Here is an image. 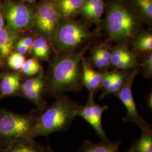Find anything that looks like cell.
Listing matches in <instances>:
<instances>
[{"mask_svg": "<svg viewBox=\"0 0 152 152\" xmlns=\"http://www.w3.org/2000/svg\"><path fill=\"white\" fill-rule=\"evenodd\" d=\"M106 26L112 38L124 39L133 35L137 24L134 16L125 7L120 5H113L109 10Z\"/></svg>", "mask_w": 152, "mask_h": 152, "instance_id": "4", "label": "cell"}, {"mask_svg": "<svg viewBox=\"0 0 152 152\" xmlns=\"http://www.w3.org/2000/svg\"><path fill=\"white\" fill-rule=\"evenodd\" d=\"M43 76L41 73L38 76L35 77H33L32 78L28 79L24 82V83L22 85V91L23 92L27 91L33 87H34L36 85H37L39 82L43 80Z\"/></svg>", "mask_w": 152, "mask_h": 152, "instance_id": "27", "label": "cell"}, {"mask_svg": "<svg viewBox=\"0 0 152 152\" xmlns=\"http://www.w3.org/2000/svg\"><path fill=\"white\" fill-rule=\"evenodd\" d=\"M86 0H58L56 5L61 16L70 17L80 11Z\"/></svg>", "mask_w": 152, "mask_h": 152, "instance_id": "14", "label": "cell"}, {"mask_svg": "<svg viewBox=\"0 0 152 152\" xmlns=\"http://www.w3.org/2000/svg\"><path fill=\"white\" fill-rule=\"evenodd\" d=\"M125 80L126 79L124 75L116 73L115 78L112 83L107 89L103 90V92L100 99H102L109 94H115L123 86Z\"/></svg>", "mask_w": 152, "mask_h": 152, "instance_id": "19", "label": "cell"}, {"mask_svg": "<svg viewBox=\"0 0 152 152\" xmlns=\"http://www.w3.org/2000/svg\"><path fill=\"white\" fill-rule=\"evenodd\" d=\"M19 41L22 42L23 45H24L26 46H27L28 48L29 49V50H31L33 42V41L32 38L29 37H26L22 38Z\"/></svg>", "mask_w": 152, "mask_h": 152, "instance_id": "32", "label": "cell"}, {"mask_svg": "<svg viewBox=\"0 0 152 152\" xmlns=\"http://www.w3.org/2000/svg\"><path fill=\"white\" fill-rule=\"evenodd\" d=\"M31 49L34 56L41 59H48L49 55V45L44 37L40 36L36 38L33 42Z\"/></svg>", "mask_w": 152, "mask_h": 152, "instance_id": "17", "label": "cell"}, {"mask_svg": "<svg viewBox=\"0 0 152 152\" xmlns=\"http://www.w3.org/2000/svg\"><path fill=\"white\" fill-rule=\"evenodd\" d=\"M80 106L65 95H59L54 103L37 117L31 138L66 130L77 116Z\"/></svg>", "mask_w": 152, "mask_h": 152, "instance_id": "1", "label": "cell"}, {"mask_svg": "<svg viewBox=\"0 0 152 152\" xmlns=\"http://www.w3.org/2000/svg\"><path fill=\"white\" fill-rule=\"evenodd\" d=\"M37 117L3 112L0 115V140L8 142L31 139Z\"/></svg>", "mask_w": 152, "mask_h": 152, "instance_id": "3", "label": "cell"}, {"mask_svg": "<svg viewBox=\"0 0 152 152\" xmlns=\"http://www.w3.org/2000/svg\"><path fill=\"white\" fill-rule=\"evenodd\" d=\"M4 22L3 15L1 11H0V30L4 27Z\"/></svg>", "mask_w": 152, "mask_h": 152, "instance_id": "33", "label": "cell"}, {"mask_svg": "<svg viewBox=\"0 0 152 152\" xmlns=\"http://www.w3.org/2000/svg\"><path fill=\"white\" fill-rule=\"evenodd\" d=\"M134 55L131 53L127 49L124 48H118L114 49L112 53H111V58L110 59V63L113 64L118 60L128 58L133 56Z\"/></svg>", "mask_w": 152, "mask_h": 152, "instance_id": "23", "label": "cell"}, {"mask_svg": "<svg viewBox=\"0 0 152 152\" xmlns=\"http://www.w3.org/2000/svg\"><path fill=\"white\" fill-rule=\"evenodd\" d=\"M41 152H46V151H45V149H42V151Z\"/></svg>", "mask_w": 152, "mask_h": 152, "instance_id": "37", "label": "cell"}, {"mask_svg": "<svg viewBox=\"0 0 152 152\" xmlns=\"http://www.w3.org/2000/svg\"><path fill=\"white\" fill-rule=\"evenodd\" d=\"M83 52L66 55L55 63L49 83L51 91H78L81 89L82 80L79 65Z\"/></svg>", "mask_w": 152, "mask_h": 152, "instance_id": "2", "label": "cell"}, {"mask_svg": "<svg viewBox=\"0 0 152 152\" xmlns=\"http://www.w3.org/2000/svg\"><path fill=\"white\" fill-rule=\"evenodd\" d=\"M108 108V105L102 106L96 104L95 103V102L92 104V118L93 121L92 127L102 141H109L104 130L102 122L103 114Z\"/></svg>", "mask_w": 152, "mask_h": 152, "instance_id": "11", "label": "cell"}, {"mask_svg": "<svg viewBox=\"0 0 152 152\" xmlns=\"http://www.w3.org/2000/svg\"><path fill=\"white\" fill-rule=\"evenodd\" d=\"M44 85L45 82L43 79L27 91L23 92L24 95L28 99L32 101L33 103L36 104V105L40 109L44 108V103L41 98V94L44 88Z\"/></svg>", "mask_w": 152, "mask_h": 152, "instance_id": "18", "label": "cell"}, {"mask_svg": "<svg viewBox=\"0 0 152 152\" xmlns=\"http://www.w3.org/2000/svg\"><path fill=\"white\" fill-rule=\"evenodd\" d=\"M152 95H151V96H149L148 98V105L149 107L151 108L152 109Z\"/></svg>", "mask_w": 152, "mask_h": 152, "instance_id": "34", "label": "cell"}, {"mask_svg": "<svg viewBox=\"0 0 152 152\" xmlns=\"http://www.w3.org/2000/svg\"><path fill=\"white\" fill-rule=\"evenodd\" d=\"M15 33L7 27L0 30V53L2 56L10 54L16 38Z\"/></svg>", "mask_w": 152, "mask_h": 152, "instance_id": "16", "label": "cell"}, {"mask_svg": "<svg viewBox=\"0 0 152 152\" xmlns=\"http://www.w3.org/2000/svg\"><path fill=\"white\" fill-rule=\"evenodd\" d=\"M7 27L16 32L28 27L33 21L31 9L22 4L9 2L5 7Z\"/></svg>", "mask_w": 152, "mask_h": 152, "instance_id": "8", "label": "cell"}, {"mask_svg": "<svg viewBox=\"0 0 152 152\" xmlns=\"http://www.w3.org/2000/svg\"><path fill=\"white\" fill-rule=\"evenodd\" d=\"M20 76L18 73L9 74L4 76L0 84L1 93L4 96L14 94L20 87Z\"/></svg>", "mask_w": 152, "mask_h": 152, "instance_id": "13", "label": "cell"}, {"mask_svg": "<svg viewBox=\"0 0 152 152\" xmlns=\"http://www.w3.org/2000/svg\"><path fill=\"white\" fill-rule=\"evenodd\" d=\"M120 142L102 141L93 142L88 140L84 141L77 152H120Z\"/></svg>", "mask_w": 152, "mask_h": 152, "instance_id": "10", "label": "cell"}, {"mask_svg": "<svg viewBox=\"0 0 152 152\" xmlns=\"http://www.w3.org/2000/svg\"><path fill=\"white\" fill-rule=\"evenodd\" d=\"M1 61H0V65H1Z\"/></svg>", "mask_w": 152, "mask_h": 152, "instance_id": "39", "label": "cell"}, {"mask_svg": "<svg viewBox=\"0 0 152 152\" xmlns=\"http://www.w3.org/2000/svg\"><path fill=\"white\" fill-rule=\"evenodd\" d=\"M116 73H108L103 75V78L101 83L100 87L103 90L107 89L111 85L115 78Z\"/></svg>", "mask_w": 152, "mask_h": 152, "instance_id": "28", "label": "cell"}, {"mask_svg": "<svg viewBox=\"0 0 152 152\" xmlns=\"http://www.w3.org/2000/svg\"><path fill=\"white\" fill-rule=\"evenodd\" d=\"M136 48L142 51H151L152 50V35L144 34L137 39L135 42Z\"/></svg>", "mask_w": 152, "mask_h": 152, "instance_id": "21", "label": "cell"}, {"mask_svg": "<svg viewBox=\"0 0 152 152\" xmlns=\"http://www.w3.org/2000/svg\"><path fill=\"white\" fill-rule=\"evenodd\" d=\"M22 1L24 2H33L35 0H21Z\"/></svg>", "mask_w": 152, "mask_h": 152, "instance_id": "36", "label": "cell"}, {"mask_svg": "<svg viewBox=\"0 0 152 152\" xmlns=\"http://www.w3.org/2000/svg\"><path fill=\"white\" fill-rule=\"evenodd\" d=\"M2 149H1V148H0V152H1V151H2Z\"/></svg>", "mask_w": 152, "mask_h": 152, "instance_id": "38", "label": "cell"}, {"mask_svg": "<svg viewBox=\"0 0 152 152\" xmlns=\"http://www.w3.org/2000/svg\"><path fill=\"white\" fill-rule=\"evenodd\" d=\"M16 49L18 51V53L23 55L26 54L27 53H28V51H29V49L20 41H19L16 44Z\"/></svg>", "mask_w": 152, "mask_h": 152, "instance_id": "30", "label": "cell"}, {"mask_svg": "<svg viewBox=\"0 0 152 152\" xmlns=\"http://www.w3.org/2000/svg\"><path fill=\"white\" fill-rule=\"evenodd\" d=\"M45 151H46V152H54V151L50 147L46 148Z\"/></svg>", "mask_w": 152, "mask_h": 152, "instance_id": "35", "label": "cell"}, {"mask_svg": "<svg viewBox=\"0 0 152 152\" xmlns=\"http://www.w3.org/2000/svg\"><path fill=\"white\" fill-rule=\"evenodd\" d=\"M99 53L105 59L109 60L111 58V53L109 52L107 49L105 48H100L97 50Z\"/></svg>", "mask_w": 152, "mask_h": 152, "instance_id": "31", "label": "cell"}, {"mask_svg": "<svg viewBox=\"0 0 152 152\" xmlns=\"http://www.w3.org/2000/svg\"><path fill=\"white\" fill-rule=\"evenodd\" d=\"M56 47L60 51H68L81 44L90 36V33L83 25L67 22L58 27L55 32Z\"/></svg>", "mask_w": 152, "mask_h": 152, "instance_id": "5", "label": "cell"}, {"mask_svg": "<svg viewBox=\"0 0 152 152\" xmlns=\"http://www.w3.org/2000/svg\"><path fill=\"white\" fill-rule=\"evenodd\" d=\"M60 16L56 4L46 2L38 7L35 15L36 26L45 36L53 38L58 27Z\"/></svg>", "mask_w": 152, "mask_h": 152, "instance_id": "7", "label": "cell"}, {"mask_svg": "<svg viewBox=\"0 0 152 152\" xmlns=\"http://www.w3.org/2000/svg\"><path fill=\"white\" fill-rule=\"evenodd\" d=\"M125 152H152L151 129L141 131L140 138L133 142L130 148Z\"/></svg>", "mask_w": 152, "mask_h": 152, "instance_id": "15", "label": "cell"}, {"mask_svg": "<svg viewBox=\"0 0 152 152\" xmlns=\"http://www.w3.org/2000/svg\"><path fill=\"white\" fill-rule=\"evenodd\" d=\"M41 66L38 61L36 59H29L26 60L22 66V72L27 76H33L38 73Z\"/></svg>", "mask_w": 152, "mask_h": 152, "instance_id": "20", "label": "cell"}, {"mask_svg": "<svg viewBox=\"0 0 152 152\" xmlns=\"http://www.w3.org/2000/svg\"><path fill=\"white\" fill-rule=\"evenodd\" d=\"M135 2L142 14L147 18L152 19V0H135Z\"/></svg>", "mask_w": 152, "mask_h": 152, "instance_id": "24", "label": "cell"}, {"mask_svg": "<svg viewBox=\"0 0 152 152\" xmlns=\"http://www.w3.org/2000/svg\"><path fill=\"white\" fill-rule=\"evenodd\" d=\"M103 75L94 71L85 61L83 63V76H82V85L89 90L90 94H93L100 87Z\"/></svg>", "mask_w": 152, "mask_h": 152, "instance_id": "9", "label": "cell"}, {"mask_svg": "<svg viewBox=\"0 0 152 152\" xmlns=\"http://www.w3.org/2000/svg\"><path fill=\"white\" fill-rule=\"evenodd\" d=\"M136 73H134L129 78L126 79L123 86L115 94L127 110V114L124 118V121L125 122H132L138 125L141 131L147 130L151 129V126L139 113L132 95V85Z\"/></svg>", "mask_w": 152, "mask_h": 152, "instance_id": "6", "label": "cell"}, {"mask_svg": "<svg viewBox=\"0 0 152 152\" xmlns=\"http://www.w3.org/2000/svg\"><path fill=\"white\" fill-rule=\"evenodd\" d=\"M25 61V57L23 55L18 53H13L9 58L8 65L13 69L19 70L22 68Z\"/></svg>", "mask_w": 152, "mask_h": 152, "instance_id": "22", "label": "cell"}, {"mask_svg": "<svg viewBox=\"0 0 152 152\" xmlns=\"http://www.w3.org/2000/svg\"><path fill=\"white\" fill-rule=\"evenodd\" d=\"M144 70L145 72V75L149 77L152 76V54L148 55L146 59L144 61L143 64Z\"/></svg>", "mask_w": 152, "mask_h": 152, "instance_id": "29", "label": "cell"}, {"mask_svg": "<svg viewBox=\"0 0 152 152\" xmlns=\"http://www.w3.org/2000/svg\"><path fill=\"white\" fill-rule=\"evenodd\" d=\"M92 62L96 67L102 69L108 66L110 61L103 58L99 53L97 50L92 55Z\"/></svg>", "mask_w": 152, "mask_h": 152, "instance_id": "26", "label": "cell"}, {"mask_svg": "<svg viewBox=\"0 0 152 152\" xmlns=\"http://www.w3.org/2000/svg\"><path fill=\"white\" fill-rule=\"evenodd\" d=\"M104 7V4L103 2L97 6L92 10L84 13L83 15L94 22H99L102 15L103 14Z\"/></svg>", "mask_w": 152, "mask_h": 152, "instance_id": "25", "label": "cell"}, {"mask_svg": "<svg viewBox=\"0 0 152 152\" xmlns=\"http://www.w3.org/2000/svg\"><path fill=\"white\" fill-rule=\"evenodd\" d=\"M42 150L33 139H28L11 142L1 152H41Z\"/></svg>", "mask_w": 152, "mask_h": 152, "instance_id": "12", "label": "cell"}]
</instances>
